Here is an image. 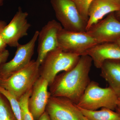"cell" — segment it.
Wrapping results in <instances>:
<instances>
[{
	"mask_svg": "<svg viewBox=\"0 0 120 120\" xmlns=\"http://www.w3.org/2000/svg\"><path fill=\"white\" fill-rule=\"evenodd\" d=\"M118 98L109 86L103 88L97 82L90 81L76 105L80 108L88 110L106 108L113 110L117 108Z\"/></svg>",
	"mask_w": 120,
	"mask_h": 120,
	"instance_id": "cell-4",
	"label": "cell"
},
{
	"mask_svg": "<svg viewBox=\"0 0 120 120\" xmlns=\"http://www.w3.org/2000/svg\"><path fill=\"white\" fill-rule=\"evenodd\" d=\"M94 0H76L75 1L77 9L83 18L88 22L89 8Z\"/></svg>",
	"mask_w": 120,
	"mask_h": 120,
	"instance_id": "cell-19",
	"label": "cell"
},
{
	"mask_svg": "<svg viewBox=\"0 0 120 120\" xmlns=\"http://www.w3.org/2000/svg\"><path fill=\"white\" fill-rule=\"evenodd\" d=\"M80 56L58 48L49 52L39 67L40 76L47 80L49 86L60 72L67 71L75 67Z\"/></svg>",
	"mask_w": 120,
	"mask_h": 120,
	"instance_id": "cell-2",
	"label": "cell"
},
{
	"mask_svg": "<svg viewBox=\"0 0 120 120\" xmlns=\"http://www.w3.org/2000/svg\"><path fill=\"white\" fill-rule=\"evenodd\" d=\"M4 0H0V7H1L4 4Z\"/></svg>",
	"mask_w": 120,
	"mask_h": 120,
	"instance_id": "cell-28",
	"label": "cell"
},
{
	"mask_svg": "<svg viewBox=\"0 0 120 120\" xmlns=\"http://www.w3.org/2000/svg\"><path fill=\"white\" fill-rule=\"evenodd\" d=\"M56 16L64 29L86 32L87 21L84 19L72 0H51Z\"/></svg>",
	"mask_w": 120,
	"mask_h": 120,
	"instance_id": "cell-5",
	"label": "cell"
},
{
	"mask_svg": "<svg viewBox=\"0 0 120 120\" xmlns=\"http://www.w3.org/2000/svg\"><path fill=\"white\" fill-rule=\"evenodd\" d=\"M117 108L120 109V95L118 97Z\"/></svg>",
	"mask_w": 120,
	"mask_h": 120,
	"instance_id": "cell-25",
	"label": "cell"
},
{
	"mask_svg": "<svg viewBox=\"0 0 120 120\" xmlns=\"http://www.w3.org/2000/svg\"><path fill=\"white\" fill-rule=\"evenodd\" d=\"M86 32L98 44L115 42L120 37V21L116 18L114 12L110 13L91 26Z\"/></svg>",
	"mask_w": 120,
	"mask_h": 120,
	"instance_id": "cell-10",
	"label": "cell"
},
{
	"mask_svg": "<svg viewBox=\"0 0 120 120\" xmlns=\"http://www.w3.org/2000/svg\"><path fill=\"white\" fill-rule=\"evenodd\" d=\"M39 31H35L32 38L24 45L19 44L13 58L0 65V78L7 79L29 64L34 53Z\"/></svg>",
	"mask_w": 120,
	"mask_h": 120,
	"instance_id": "cell-7",
	"label": "cell"
},
{
	"mask_svg": "<svg viewBox=\"0 0 120 120\" xmlns=\"http://www.w3.org/2000/svg\"><path fill=\"white\" fill-rule=\"evenodd\" d=\"M80 117H81V119L82 120H89L87 118H86V117L83 116L82 113L81 114V116H80Z\"/></svg>",
	"mask_w": 120,
	"mask_h": 120,
	"instance_id": "cell-26",
	"label": "cell"
},
{
	"mask_svg": "<svg viewBox=\"0 0 120 120\" xmlns=\"http://www.w3.org/2000/svg\"><path fill=\"white\" fill-rule=\"evenodd\" d=\"M114 15L116 18L120 21V11L114 12Z\"/></svg>",
	"mask_w": 120,
	"mask_h": 120,
	"instance_id": "cell-24",
	"label": "cell"
},
{
	"mask_svg": "<svg viewBox=\"0 0 120 120\" xmlns=\"http://www.w3.org/2000/svg\"><path fill=\"white\" fill-rule=\"evenodd\" d=\"M100 69L101 75L118 97L120 95V60H106Z\"/></svg>",
	"mask_w": 120,
	"mask_h": 120,
	"instance_id": "cell-15",
	"label": "cell"
},
{
	"mask_svg": "<svg viewBox=\"0 0 120 120\" xmlns=\"http://www.w3.org/2000/svg\"><path fill=\"white\" fill-rule=\"evenodd\" d=\"M114 0L116 1L120 4V0Z\"/></svg>",
	"mask_w": 120,
	"mask_h": 120,
	"instance_id": "cell-30",
	"label": "cell"
},
{
	"mask_svg": "<svg viewBox=\"0 0 120 120\" xmlns=\"http://www.w3.org/2000/svg\"><path fill=\"white\" fill-rule=\"evenodd\" d=\"M58 47L66 52L85 55L90 48L98 44L86 32L71 31L62 28L58 34Z\"/></svg>",
	"mask_w": 120,
	"mask_h": 120,
	"instance_id": "cell-6",
	"label": "cell"
},
{
	"mask_svg": "<svg viewBox=\"0 0 120 120\" xmlns=\"http://www.w3.org/2000/svg\"><path fill=\"white\" fill-rule=\"evenodd\" d=\"M85 55L91 58L96 68H101L106 60H120V46L115 42L98 44L87 50Z\"/></svg>",
	"mask_w": 120,
	"mask_h": 120,
	"instance_id": "cell-13",
	"label": "cell"
},
{
	"mask_svg": "<svg viewBox=\"0 0 120 120\" xmlns=\"http://www.w3.org/2000/svg\"><path fill=\"white\" fill-rule=\"evenodd\" d=\"M79 107L83 116L89 120H118V112L106 108H101L100 110H91Z\"/></svg>",
	"mask_w": 120,
	"mask_h": 120,
	"instance_id": "cell-16",
	"label": "cell"
},
{
	"mask_svg": "<svg viewBox=\"0 0 120 120\" xmlns=\"http://www.w3.org/2000/svg\"><path fill=\"white\" fill-rule=\"evenodd\" d=\"M116 109H117V112H118L119 115V118L118 120H120V109H118V108H117Z\"/></svg>",
	"mask_w": 120,
	"mask_h": 120,
	"instance_id": "cell-29",
	"label": "cell"
},
{
	"mask_svg": "<svg viewBox=\"0 0 120 120\" xmlns=\"http://www.w3.org/2000/svg\"><path fill=\"white\" fill-rule=\"evenodd\" d=\"M9 55V52L7 49L0 53V65L6 62Z\"/></svg>",
	"mask_w": 120,
	"mask_h": 120,
	"instance_id": "cell-20",
	"label": "cell"
},
{
	"mask_svg": "<svg viewBox=\"0 0 120 120\" xmlns=\"http://www.w3.org/2000/svg\"><path fill=\"white\" fill-rule=\"evenodd\" d=\"M49 84L47 80L40 76L32 88L28 101V107L34 120H37L45 111L48 101L51 96L48 90Z\"/></svg>",
	"mask_w": 120,
	"mask_h": 120,
	"instance_id": "cell-12",
	"label": "cell"
},
{
	"mask_svg": "<svg viewBox=\"0 0 120 120\" xmlns=\"http://www.w3.org/2000/svg\"><path fill=\"white\" fill-rule=\"evenodd\" d=\"M0 120H18L8 100L0 92Z\"/></svg>",
	"mask_w": 120,
	"mask_h": 120,
	"instance_id": "cell-17",
	"label": "cell"
},
{
	"mask_svg": "<svg viewBox=\"0 0 120 120\" xmlns=\"http://www.w3.org/2000/svg\"><path fill=\"white\" fill-rule=\"evenodd\" d=\"M120 11V4L114 0H94L88 10L86 31L106 15Z\"/></svg>",
	"mask_w": 120,
	"mask_h": 120,
	"instance_id": "cell-14",
	"label": "cell"
},
{
	"mask_svg": "<svg viewBox=\"0 0 120 120\" xmlns=\"http://www.w3.org/2000/svg\"><path fill=\"white\" fill-rule=\"evenodd\" d=\"M37 120H52L50 119V117L48 115V114L45 111V112L44 113L38 118Z\"/></svg>",
	"mask_w": 120,
	"mask_h": 120,
	"instance_id": "cell-22",
	"label": "cell"
},
{
	"mask_svg": "<svg viewBox=\"0 0 120 120\" xmlns=\"http://www.w3.org/2000/svg\"><path fill=\"white\" fill-rule=\"evenodd\" d=\"M45 112L52 120H82L77 105L64 97L50 96Z\"/></svg>",
	"mask_w": 120,
	"mask_h": 120,
	"instance_id": "cell-11",
	"label": "cell"
},
{
	"mask_svg": "<svg viewBox=\"0 0 120 120\" xmlns=\"http://www.w3.org/2000/svg\"><path fill=\"white\" fill-rule=\"evenodd\" d=\"M62 28L59 22L53 19L49 21L39 31L36 61L39 67L47 54L58 48V34Z\"/></svg>",
	"mask_w": 120,
	"mask_h": 120,
	"instance_id": "cell-9",
	"label": "cell"
},
{
	"mask_svg": "<svg viewBox=\"0 0 120 120\" xmlns=\"http://www.w3.org/2000/svg\"><path fill=\"white\" fill-rule=\"evenodd\" d=\"M115 42H116L117 44H118V45L120 46V37L115 41Z\"/></svg>",
	"mask_w": 120,
	"mask_h": 120,
	"instance_id": "cell-27",
	"label": "cell"
},
{
	"mask_svg": "<svg viewBox=\"0 0 120 120\" xmlns=\"http://www.w3.org/2000/svg\"><path fill=\"white\" fill-rule=\"evenodd\" d=\"M7 45H8L0 35V53L6 49V48Z\"/></svg>",
	"mask_w": 120,
	"mask_h": 120,
	"instance_id": "cell-21",
	"label": "cell"
},
{
	"mask_svg": "<svg viewBox=\"0 0 120 120\" xmlns=\"http://www.w3.org/2000/svg\"><path fill=\"white\" fill-rule=\"evenodd\" d=\"M39 66L32 60L29 64L7 79H0V86L19 99L33 87L40 77Z\"/></svg>",
	"mask_w": 120,
	"mask_h": 120,
	"instance_id": "cell-3",
	"label": "cell"
},
{
	"mask_svg": "<svg viewBox=\"0 0 120 120\" xmlns=\"http://www.w3.org/2000/svg\"><path fill=\"white\" fill-rule=\"evenodd\" d=\"M32 88L19 99L21 108L22 120H34L28 107V101L32 93Z\"/></svg>",
	"mask_w": 120,
	"mask_h": 120,
	"instance_id": "cell-18",
	"label": "cell"
},
{
	"mask_svg": "<svg viewBox=\"0 0 120 120\" xmlns=\"http://www.w3.org/2000/svg\"><path fill=\"white\" fill-rule=\"evenodd\" d=\"M6 25L7 24L4 21H0V32Z\"/></svg>",
	"mask_w": 120,
	"mask_h": 120,
	"instance_id": "cell-23",
	"label": "cell"
},
{
	"mask_svg": "<svg viewBox=\"0 0 120 120\" xmlns=\"http://www.w3.org/2000/svg\"><path fill=\"white\" fill-rule=\"evenodd\" d=\"M72 0L73 1H74V2H75V1L76 0Z\"/></svg>",
	"mask_w": 120,
	"mask_h": 120,
	"instance_id": "cell-31",
	"label": "cell"
},
{
	"mask_svg": "<svg viewBox=\"0 0 120 120\" xmlns=\"http://www.w3.org/2000/svg\"><path fill=\"white\" fill-rule=\"evenodd\" d=\"M28 15L27 12L23 11L21 7H19L11 22L0 32V35L8 45L17 47L20 39L28 35L31 27L27 20Z\"/></svg>",
	"mask_w": 120,
	"mask_h": 120,
	"instance_id": "cell-8",
	"label": "cell"
},
{
	"mask_svg": "<svg viewBox=\"0 0 120 120\" xmlns=\"http://www.w3.org/2000/svg\"><path fill=\"white\" fill-rule=\"evenodd\" d=\"M92 62L90 56L82 55L73 68L57 75L49 86L51 96L66 98L77 105L90 82Z\"/></svg>",
	"mask_w": 120,
	"mask_h": 120,
	"instance_id": "cell-1",
	"label": "cell"
}]
</instances>
